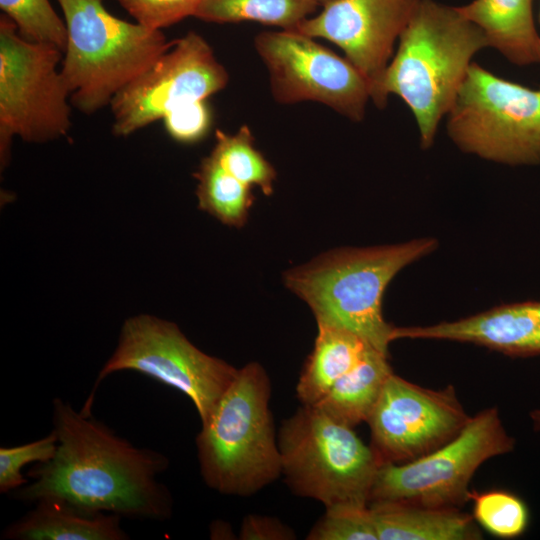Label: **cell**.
<instances>
[{"instance_id": "5bb4252c", "label": "cell", "mask_w": 540, "mask_h": 540, "mask_svg": "<svg viewBox=\"0 0 540 540\" xmlns=\"http://www.w3.org/2000/svg\"><path fill=\"white\" fill-rule=\"evenodd\" d=\"M418 1L333 0L295 30L341 48L369 82L372 97Z\"/></svg>"}, {"instance_id": "d4e9b609", "label": "cell", "mask_w": 540, "mask_h": 540, "mask_svg": "<svg viewBox=\"0 0 540 540\" xmlns=\"http://www.w3.org/2000/svg\"><path fill=\"white\" fill-rule=\"evenodd\" d=\"M473 517L489 533L500 538H514L527 529L529 512L526 504L516 495L493 490L472 492Z\"/></svg>"}, {"instance_id": "cb8c5ba5", "label": "cell", "mask_w": 540, "mask_h": 540, "mask_svg": "<svg viewBox=\"0 0 540 540\" xmlns=\"http://www.w3.org/2000/svg\"><path fill=\"white\" fill-rule=\"evenodd\" d=\"M0 8L15 23L23 38L53 45L65 52L67 27L49 0H0Z\"/></svg>"}, {"instance_id": "6da1fadb", "label": "cell", "mask_w": 540, "mask_h": 540, "mask_svg": "<svg viewBox=\"0 0 540 540\" xmlns=\"http://www.w3.org/2000/svg\"><path fill=\"white\" fill-rule=\"evenodd\" d=\"M52 424L55 456L35 463L27 474L32 481L11 496L28 503L56 498L87 512L136 520L171 517L172 495L158 481L169 465L165 455L133 445L61 398L52 402Z\"/></svg>"}, {"instance_id": "f546056e", "label": "cell", "mask_w": 540, "mask_h": 540, "mask_svg": "<svg viewBox=\"0 0 540 540\" xmlns=\"http://www.w3.org/2000/svg\"><path fill=\"white\" fill-rule=\"evenodd\" d=\"M241 539H292L293 532L279 521L258 516L247 517L241 528Z\"/></svg>"}, {"instance_id": "d6986e66", "label": "cell", "mask_w": 540, "mask_h": 540, "mask_svg": "<svg viewBox=\"0 0 540 540\" xmlns=\"http://www.w3.org/2000/svg\"><path fill=\"white\" fill-rule=\"evenodd\" d=\"M317 326L313 350L296 386L297 396L303 405L316 404L373 348L345 328L325 323H317Z\"/></svg>"}, {"instance_id": "f1b7e54d", "label": "cell", "mask_w": 540, "mask_h": 540, "mask_svg": "<svg viewBox=\"0 0 540 540\" xmlns=\"http://www.w3.org/2000/svg\"><path fill=\"white\" fill-rule=\"evenodd\" d=\"M167 133L181 143L201 140L211 125V112L206 100L192 102L168 112L163 118Z\"/></svg>"}, {"instance_id": "8fae6325", "label": "cell", "mask_w": 540, "mask_h": 540, "mask_svg": "<svg viewBox=\"0 0 540 540\" xmlns=\"http://www.w3.org/2000/svg\"><path fill=\"white\" fill-rule=\"evenodd\" d=\"M254 47L277 102L314 101L353 121L364 118L370 84L346 58L295 29L263 31Z\"/></svg>"}, {"instance_id": "ffe728a7", "label": "cell", "mask_w": 540, "mask_h": 540, "mask_svg": "<svg viewBox=\"0 0 540 540\" xmlns=\"http://www.w3.org/2000/svg\"><path fill=\"white\" fill-rule=\"evenodd\" d=\"M392 373L388 356L370 348L314 406L350 427L367 422Z\"/></svg>"}, {"instance_id": "83f0119b", "label": "cell", "mask_w": 540, "mask_h": 540, "mask_svg": "<svg viewBox=\"0 0 540 540\" xmlns=\"http://www.w3.org/2000/svg\"><path fill=\"white\" fill-rule=\"evenodd\" d=\"M135 22L152 30L167 28L193 16L201 0H118Z\"/></svg>"}, {"instance_id": "603a6c76", "label": "cell", "mask_w": 540, "mask_h": 540, "mask_svg": "<svg viewBox=\"0 0 540 540\" xmlns=\"http://www.w3.org/2000/svg\"><path fill=\"white\" fill-rule=\"evenodd\" d=\"M231 175L250 187H258L269 196L273 193L276 171L254 146V137L243 125L234 134L216 131V143L210 153Z\"/></svg>"}, {"instance_id": "d6a6232c", "label": "cell", "mask_w": 540, "mask_h": 540, "mask_svg": "<svg viewBox=\"0 0 540 540\" xmlns=\"http://www.w3.org/2000/svg\"><path fill=\"white\" fill-rule=\"evenodd\" d=\"M538 21L540 23V9H539Z\"/></svg>"}, {"instance_id": "3957f363", "label": "cell", "mask_w": 540, "mask_h": 540, "mask_svg": "<svg viewBox=\"0 0 540 540\" xmlns=\"http://www.w3.org/2000/svg\"><path fill=\"white\" fill-rule=\"evenodd\" d=\"M437 241L337 248L284 273L285 286L312 310L317 323L345 328L389 356L394 326L382 313L384 292L407 265L433 252Z\"/></svg>"}, {"instance_id": "9a60e30c", "label": "cell", "mask_w": 540, "mask_h": 540, "mask_svg": "<svg viewBox=\"0 0 540 540\" xmlns=\"http://www.w3.org/2000/svg\"><path fill=\"white\" fill-rule=\"evenodd\" d=\"M402 338L471 343L510 356L540 355V301L504 304L429 326L395 327L393 340Z\"/></svg>"}, {"instance_id": "4316f807", "label": "cell", "mask_w": 540, "mask_h": 540, "mask_svg": "<svg viewBox=\"0 0 540 540\" xmlns=\"http://www.w3.org/2000/svg\"><path fill=\"white\" fill-rule=\"evenodd\" d=\"M57 434L52 429L38 440L13 447H0V492L3 494L26 485L29 480L22 475V469L29 463L51 460L57 450Z\"/></svg>"}, {"instance_id": "5b68a950", "label": "cell", "mask_w": 540, "mask_h": 540, "mask_svg": "<svg viewBox=\"0 0 540 540\" xmlns=\"http://www.w3.org/2000/svg\"><path fill=\"white\" fill-rule=\"evenodd\" d=\"M56 1L68 34L61 73L71 104L87 115L110 105L173 44L161 30L112 15L102 0Z\"/></svg>"}, {"instance_id": "9c48e42d", "label": "cell", "mask_w": 540, "mask_h": 540, "mask_svg": "<svg viewBox=\"0 0 540 540\" xmlns=\"http://www.w3.org/2000/svg\"><path fill=\"white\" fill-rule=\"evenodd\" d=\"M132 370L185 394L205 423L238 369L206 354L191 343L170 321L141 314L125 320L117 347L99 371L85 405L92 414L99 384L110 374Z\"/></svg>"}, {"instance_id": "7a4b0ae2", "label": "cell", "mask_w": 540, "mask_h": 540, "mask_svg": "<svg viewBox=\"0 0 540 540\" xmlns=\"http://www.w3.org/2000/svg\"><path fill=\"white\" fill-rule=\"evenodd\" d=\"M371 100L384 108L390 94L399 96L416 120L421 147L429 148L438 125L450 111L472 58L488 47L482 30L458 7L419 0L399 37Z\"/></svg>"}, {"instance_id": "484cf974", "label": "cell", "mask_w": 540, "mask_h": 540, "mask_svg": "<svg viewBox=\"0 0 540 540\" xmlns=\"http://www.w3.org/2000/svg\"><path fill=\"white\" fill-rule=\"evenodd\" d=\"M311 540H378L369 504L344 502L326 507L309 533Z\"/></svg>"}, {"instance_id": "ba28073f", "label": "cell", "mask_w": 540, "mask_h": 540, "mask_svg": "<svg viewBox=\"0 0 540 540\" xmlns=\"http://www.w3.org/2000/svg\"><path fill=\"white\" fill-rule=\"evenodd\" d=\"M63 52L23 38L0 16V158L6 166L13 137L45 143L71 128L70 92L58 65Z\"/></svg>"}, {"instance_id": "277c9868", "label": "cell", "mask_w": 540, "mask_h": 540, "mask_svg": "<svg viewBox=\"0 0 540 540\" xmlns=\"http://www.w3.org/2000/svg\"><path fill=\"white\" fill-rule=\"evenodd\" d=\"M271 385L251 362L237 375L196 437L204 482L225 495L249 496L282 474L269 407Z\"/></svg>"}, {"instance_id": "2e32d148", "label": "cell", "mask_w": 540, "mask_h": 540, "mask_svg": "<svg viewBox=\"0 0 540 540\" xmlns=\"http://www.w3.org/2000/svg\"><path fill=\"white\" fill-rule=\"evenodd\" d=\"M1 534L9 540H126L121 517L87 512L56 498H41Z\"/></svg>"}, {"instance_id": "44dd1931", "label": "cell", "mask_w": 540, "mask_h": 540, "mask_svg": "<svg viewBox=\"0 0 540 540\" xmlns=\"http://www.w3.org/2000/svg\"><path fill=\"white\" fill-rule=\"evenodd\" d=\"M319 6L318 0H201L194 17L213 23L253 21L296 29Z\"/></svg>"}, {"instance_id": "1f68e13d", "label": "cell", "mask_w": 540, "mask_h": 540, "mask_svg": "<svg viewBox=\"0 0 540 540\" xmlns=\"http://www.w3.org/2000/svg\"><path fill=\"white\" fill-rule=\"evenodd\" d=\"M331 1H333V0H318V2L320 3L321 6L327 4V3L331 2Z\"/></svg>"}, {"instance_id": "4fadbf2b", "label": "cell", "mask_w": 540, "mask_h": 540, "mask_svg": "<svg viewBox=\"0 0 540 540\" xmlns=\"http://www.w3.org/2000/svg\"><path fill=\"white\" fill-rule=\"evenodd\" d=\"M471 416L455 388H424L392 373L367 422L382 464L424 456L453 439Z\"/></svg>"}, {"instance_id": "4dcf8cb0", "label": "cell", "mask_w": 540, "mask_h": 540, "mask_svg": "<svg viewBox=\"0 0 540 540\" xmlns=\"http://www.w3.org/2000/svg\"><path fill=\"white\" fill-rule=\"evenodd\" d=\"M533 428L540 432V409H534L529 414Z\"/></svg>"}, {"instance_id": "30bf717a", "label": "cell", "mask_w": 540, "mask_h": 540, "mask_svg": "<svg viewBox=\"0 0 540 540\" xmlns=\"http://www.w3.org/2000/svg\"><path fill=\"white\" fill-rule=\"evenodd\" d=\"M496 407L472 416L453 439L403 463H384L375 476L370 502L394 501L460 508L471 500L470 481L488 459L514 449Z\"/></svg>"}, {"instance_id": "ac0fdd59", "label": "cell", "mask_w": 540, "mask_h": 540, "mask_svg": "<svg viewBox=\"0 0 540 540\" xmlns=\"http://www.w3.org/2000/svg\"><path fill=\"white\" fill-rule=\"evenodd\" d=\"M533 0H473L459 6L461 14L484 33L488 47L516 65L540 64V35Z\"/></svg>"}, {"instance_id": "e0dca14e", "label": "cell", "mask_w": 540, "mask_h": 540, "mask_svg": "<svg viewBox=\"0 0 540 540\" xmlns=\"http://www.w3.org/2000/svg\"><path fill=\"white\" fill-rule=\"evenodd\" d=\"M378 540H478L473 515L455 507H429L394 501L370 502Z\"/></svg>"}, {"instance_id": "7c38bea8", "label": "cell", "mask_w": 540, "mask_h": 540, "mask_svg": "<svg viewBox=\"0 0 540 540\" xmlns=\"http://www.w3.org/2000/svg\"><path fill=\"white\" fill-rule=\"evenodd\" d=\"M228 80L208 42L188 32L112 99V132L128 136L176 108L206 100L224 89Z\"/></svg>"}, {"instance_id": "8992f818", "label": "cell", "mask_w": 540, "mask_h": 540, "mask_svg": "<svg viewBox=\"0 0 540 540\" xmlns=\"http://www.w3.org/2000/svg\"><path fill=\"white\" fill-rule=\"evenodd\" d=\"M282 474L296 494L325 507L369 504L379 457L345 425L314 405H303L283 421L278 434Z\"/></svg>"}, {"instance_id": "7402d4cb", "label": "cell", "mask_w": 540, "mask_h": 540, "mask_svg": "<svg viewBox=\"0 0 540 540\" xmlns=\"http://www.w3.org/2000/svg\"><path fill=\"white\" fill-rule=\"evenodd\" d=\"M194 176L199 209L229 226L246 223L255 199L252 187L227 172L211 154L202 159Z\"/></svg>"}, {"instance_id": "52a82bcc", "label": "cell", "mask_w": 540, "mask_h": 540, "mask_svg": "<svg viewBox=\"0 0 540 540\" xmlns=\"http://www.w3.org/2000/svg\"><path fill=\"white\" fill-rule=\"evenodd\" d=\"M446 116L448 135L461 150L508 165L540 164V87L472 62Z\"/></svg>"}]
</instances>
